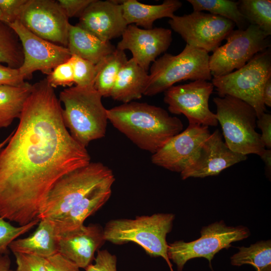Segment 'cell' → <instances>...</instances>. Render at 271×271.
<instances>
[{
  "instance_id": "e0dca14e",
  "label": "cell",
  "mask_w": 271,
  "mask_h": 271,
  "mask_svg": "<svg viewBox=\"0 0 271 271\" xmlns=\"http://www.w3.org/2000/svg\"><path fill=\"white\" fill-rule=\"evenodd\" d=\"M246 159L247 156L232 151L217 129L203 143L195 159L180 173L181 177L186 180L216 176Z\"/></svg>"
},
{
  "instance_id": "ffe728a7",
  "label": "cell",
  "mask_w": 271,
  "mask_h": 271,
  "mask_svg": "<svg viewBox=\"0 0 271 271\" xmlns=\"http://www.w3.org/2000/svg\"><path fill=\"white\" fill-rule=\"evenodd\" d=\"M114 182L106 183L94 190L63 215L51 219L57 236L77 229L85 219L101 208L109 200Z\"/></svg>"
},
{
  "instance_id": "277c9868",
  "label": "cell",
  "mask_w": 271,
  "mask_h": 271,
  "mask_svg": "<svg viewBox=\"0 0 271 271\" xmlns=\"http://www.w3.org/2000/svg\"><path fill=\"white\" fill-rule=\"evenodd\" d=\"M175 218L173 213H157L134 219H112L103 227L104 239L115 245L135 243L150 256L162 257L173 271L166 237L172 230Z\"/></svg>"
},
{
  "instance_id": "4316f807",
  "label": "cell",
  "mask_w": 271,
  "mask_h": 271,
  "mask_svg": "<svg viewBox=\"0 0 271 271\" xmlns=\"http://www.w3.org/2000/svg\"><path fill=\"white\" fill-rule=\"evenodd\" d=\"M239 251L230 257L234 266L251 264L256 271H271V241L260 240L249 247H238Z\"/></svg>"
},
{
  "instance_id": "4dcf8cb0",
  "label": "cell",
  "mask_w": 271,
  "mask_h": 271,
  "mask_svg": "<svg viewBox=\"0 0 271 271\" xmlns=\"http://www.w3.org/2000/svg\"><path fill=\"white\" fill-rule=\"evenodd\" d=\"M0 216V254H9V245L19 236L25 234L37 225L38 218L22 226H15Z\"/></svg>"
},
{
  "instance_id": "d590c367",
  "label": "cell",
  "mask_w": 271,
  "mask_h": 271,
  "mask_svg": "<svg viewBox=\"0 0 271 271\" xmlns=\"http://www.w3.org/2000/svg\"><path fill=\"white\" fill-rule=\"evenodd\" d=\"M27 0H0L4 22L10 24L18 20L22 6Z\"/></svg>"
},
{
  "instance_id": "f35d334b",
  "label": "cell",
  "mask_w": 271,
  "mask_h": 271,
  "mask_svg": "<svg viewBox=\"0 0 271 271\" xmlns=\"http://www.w3.org/2000/svg\"><path fill=\"white\" fill-rule=\"evenodd\" d=\"M26 83L19 69L12 68L0 64V85L20 86Z\"/></svg>"
},
{
  "instance_id": "ba28073f",
  "label": "cell",
  "mask_w": 271,
  "mask_h": 271,
  "mask_svg": "<svg viewBox=\"0 0 271 271\" xmlns=\"http://www.w3.org/2000/svg\"><path fill=\"white\" fill-rule=\"evenodd\" d=\"M271 77L270 47L254 55L239 69L212 79V83L219 97L229 95L250 105L257 117L265 112L262 89Z\"/></svg>"
},
{
  "instance_id": "2e32d148",
  "label": "cell",
  "mask_w": 271,
  "mask_h": 271,
  "mask_svg": "<svg viewBox=\"0 0 271 271\" xmlns=\"http://www.w3.org/2000/svg\"><path fill=\"white\" fill-rule=\"evenodd\" d=\"M121 37L116 48L130 51L132 58L147 71L150 64L167 51L172 41L170 29H142L133 24L127 26Z\"/></svg>"
},
{
  "instance_id": "f546056e",
  "label": "cell",
  "mask_w": 271,
  "mask_h": 271,
  "mask_svg": "<svg viewBox=\"0 0 271 271\" xmlns=\"http://www.w3.org/2000/svg\"><path fill=\"white\" fill-rule=\"evenodd\" d=\"M239 10L249 25L258 26L267 36L271 35V1L240 0Z\"/></svg>"
},
{
  "instance_id": "836d02e7",
  "label": "cell",
  "mask_w": 271,
  "mask_h": 271,
  "mask_svg": "<svg viewBox=\"0 0 271 271\" xmlns=\"http://www.w3.org/2000/svg\"><path fill=\"white\" fill-rule=\"evenodd\" d=\"M94 264H89L85 271H117V257L107 249L98 250Z\"/></svg>"
},
{
  "instance_id": "8fae6325",
  "label": "cell",
  "mask_w": 271,
  "mask_h": 271,
  "mask_svg": "<svg viewBox=\"0 0 271 271\" xmlns=\"http://www.w3.org/2000/svg\"><path fill=\"white\" fill-rule=\"evenodd\" d=\"M168 23L187 45L208 53L219 47L235 27L233 22L223 17L198 11L174 15Z\"/></svg>"
},
{
  "instance_id": "52a82bcc",
  "label": "cell",
  "mask_w": 271,
  "mask_h": 271,
  "mask_svg": "<svg viewBox=\"0 0 271 271\" xmlns=\"http://www.w3.org/2000/svg\"><path fill=\"white\" fill-rule=\"evenodd\" d=\"M208 54L187 44L176 55L165 53L152 63L144 95L154 96L165 92L181 81L211 80Z\"/></svg>"
},
{
  "instance_id": "7402d4cb",
  "label": "cell",
  "mask_w": 271,
  "mask_h": 271,
  "mask_svg": "<svg viewBox=\"0 0 271 271\" xmlns=\"http://www.w3.org/2000/svg\"><path fill=\"white\" fill-rule=\"evenodd\" d=\"M123 17L127 25L133 24L146 29L153 28L154 22L164 18L171 19L182 6L178 0H165L160 5H147L137 0L119 1Z\"/></svg>"
},
{
  "instance_id": "5bb4252c",
  "label": "cell",
  "mask_w": 271,
  "mask_h": 271,
  "mask_svg": "<svg viewBox=\"0 0 271 271\" xmlns=\"http://www.w3.org/2000/svg\"><path fill=\"white\" fill-rule=\"evenodd\" d=\"M8 25L18 36L22 46L24 60L19 70L25 79H31L37 71L48 75L55 67L71 57L67 47L36 36L19 21Z\"/></svg>"
},
{
  "instance_id": "bcb514c9",
  "label": "cell",
  "mask_w": 271,
  "mask_h": 271,
  "mask_svg": "<svg viewBox=\"0 0 271 271\" xmlns=\"http://www.w3.org/2000/svg\"><path fill=\"white\" fill-rule=\"evenodd\" d=\"M12 271H16V270H12Z\"/></svg>"
},
{
  "instance_id": "cb8c5ba5",
  "label": "cell",
  "mask_w": 271,
  "mask_h": 271,
  "mask_svg": "<svg viewBox=\"0 0 271 271\" xmlns=\"http://www.w3.org/2000/svg\"><path fill=\"white\" fill-rule=\"evenodd\" d=\"M71 55H76L94 64L113 52L116 48L90 32L70 24L67 46Z\"/></svg>"
},
{
  "instance_id": "9a60e30c",
  "label": "cell",
  "mask_w": 271,
  "mask_h": 271,
  "mask_svg": "<svg viewBox=\"0 0 271 271\" xmlns=\"http://www.w3.org/2000/svg\"><path fill=\"white\" fill-rule=\"evenodd\" d=\"M210 134L208 126L189 123L184 131L153 154L151 161L157 166L181 173L195 159Z\"/></svg>"
},
{
  "instance_id": "d6a6232c",
  "label": "cell",
  "mask_w": 271,
  "mask_h": 271,
  "mask_svg": "<svg viewBox=\"0 0 271 271\" xmlns=\"http://www.w3.org/2000/svg\"><path fill=\"white\" fill-rule=\"evenodd\" d=\"M46 80L53 88L59 86L71 87L74 82L73 69L70 58L55 67L47 75Z\"/></svg>"
},
{
  "instance_id": "30bf717a",
  "label": "cell",
  "mask_w": 271,
  "mask_h": 271,
  "mask_svg": "<svg viewBox=\"0 0 271 271\" xmlns=\"http://www.w3.org/2000/svg\"><path fill=\"white\" fill-rule=\"evenodd\" d=\"M226 42L209 56V66L213 78L226 75L243 66L256 54L270 47V36L258 26L233 30Z\"/></svg>"
},
{
  "instance_id": "7c38bea8",
  "label": "cell",
  "mask_w": 271,
  "mask_h": 271,
  "mask_svg": "<svg viewBox=\"0 0 271 271\" xmlns=\"http://www.w3.org/2000/svg\"><path fill=\"white\" fill-rule=\"evenodd\" d=\"M214 88L212 82L202 80L173 86L164 92V101L171 113L183 114L189 123L216 126V114L209 106Z\"/></svg>"
},
{
  "instance_id": "7a4b0ae2",
  "label": "cell",
  "mask_w": 271,
  "mask_h": 271,
  "mask_svg": "<svg viewBox=\"0 0 271 271\" xmlns=\"http://www.w3.org/2000/svg\"><path fill=\"white\" fill-rule=\"evenodd\" d=\"M108 120L142 150L152 154L183 129L182 121L162 107L131 101L107 110Z\"/></svg>"
},
{
  "instance_id": "4fadbf2b",
  "label": "cell",
  "mask_w": 271,
  "mask_h": 271,
  "mask_svg": "<svg viewBox=\"0 0 271 271\" xmlns=\"http://www.w3.org/2000/svg\"><path fill=\"white\" fill-rule=\"evenodd\" d=\"M17 20L36 36L67 47L70 24L57 1L27 0Z\"/></svg>"
},
{
  "instance_id": "d4e9b609",
  "label": "cell",
  "mask_w": 271,
  "mask_h": 271,
  "mask_svg": "<svg viewBox=\"0 0 271 271\" xmlns=\"http://www.w3.org/2000/svg\"><path fill=\"white\" fill-rule=\"evenodd\" d=\"M32 88L33 85L27 82L20 86L0 85V129L20 118Z\"/></svg>"
},
{
  "instance_id": "f6af8a7d",
  "label": "cell",
  "mask_w": 271,
  "mask_h": 271,
  "mask_svg": "<svg viewBox=\"0 0 271 271\" xmlns=\"http://www.w3.org/2000/svg\"><path fill=\"white\" fill-rule=\"evenodd\" d=\"M0 22H4V19H3V15H2V13L1 11V10H0Z\"/></svg>"
},
{
  "instance_id": "e575fe53",
  "label": "cell",
  "mask_w": 271,
  "mask_h": 271,
  "mask_svg": "<svg viewBox=\"0 0 271 271\" xmlns=\"http://www.w3.org/2000/svg\"><path fill=\"white\" fill-rule=\"evenodd\" d=\"M16 258V271H47L45 258L36 255L13 253Z\"/></svg>"
},
{
  "instance_id": "44dd1931",
  "label": "cell",
  "mask_w": 271,
  "mask_h": 271,
  "mask_svg": "<svg viewBox=\"0 0 271 271\" xmlns=\"http://www.w3.org/2000/svg\"><path fill=\"white\" fill-rule=\"evenodd\" d=\"M13 253H20L47 258L57 253L58 236L53 221L41 219L36 230L29 236L17 238L9 245Z\"/></svg>"
},
{
  "instance_id": "7bdbcfd3",
  "label": "cell",
  "mask_w": 271,
  "mask_h": 271,
  "mask_svg": "<svg viewBox=\"0 0 271 271\" xmlns=\"http://www.w3.org/2000/svg\"><path fill=\"white\" fill-rule=\"evenodd\" d=\"M11 266V260L8 254H0V271H12Z\"/></svg>"
},
{
  "instance_id": "5b68a950",
  "label": "cell",
  "mask_w": 271,
  "mask_h": 271,
  "mask_svg": "<svg viewBox=\"0 0 271 271\" xmlns=\"http://www.w3.org/2000/svg\"><path fill=\"white\" fill-rule=\"evenodd\" d=\"M114 181L112 171L100 162H90L62 176L52 187L37 218H57L95 189Z\"/></svg>"
},
{
  "instance_id": "b9f144b4",
  "label": "cell",
  "mask_w": 271,
  "mask_h": 271,
  "mask_svg": "<svg viewBox=\"0 0 271 271\" xmlns=\"http://www.w3.org/2000/svg\"><path fill=\"white\" fill-rule=\"evenodd\" d=\"M260 158L265 164V171L266 173L270 175L271 172V150L265 149L263 153L260 156Z\"/></svg>"
},
{
  "instance_id": "74e56055",
  "label": "cell",
  "mask_w": 271,
  "mask_h": 271,
  "mask_svg": "<svg viewBox=\"0 0 271 271\" xmlns=\"http://www.w3.org/2000/svg\"><path fill=\"white\" fill-rule=\"evenodd\" d=\"M92 0H58L59 5L68 18L79 17Z\"/></svg>"
},
{
  "instance_id": "3957f363",
  "label": "cell",
  "mask_w": 271,
  "mask_h": 271,
  "mask_svg": "<svg viewBox=\"0 0 271 271\" xmlns=\"http://www.w3.org/2000/svg\"><path fill=\"white\" fill-rule=\"evenodd\" d=\"M102 96L93 86H71L62 91L64 124L72 137L86 148L90 142L103 138L108 120Z\"/></svg>"
},
{
  "instance_id": "ee69618b",
  "label": "cell",
  "mask_w": 271,
  "mask_h": 271,
  "mask_svg": "<svg viewBox=\"0 0 271 271\" xmlns=\"http://www.w3.org/2000/svg\"><path fill=\"white\" fill-rule=\"evenodd\" d=\"M11 134L6 139H5L3 142L0 143V150L5 147V146L9 142L10 138L11 137Z\"/></svg>"
},
{
  "instance_id": "6da1fadb",
  "label": "cell",
  "mask_w": 271,
  "mask_h": 271,
  "mask_svg": "<svg viewBox=\"0 0 271 271\" xmlns=\"http://www.w3.org/2000/svg\"><path fill=\"white\" fill-rule=\"evenodd\" d=\"M62 110L46 79L35 83L17 128L0 150V216L20 226L37 218L59 179L91 162L65 127Z\"/></svg>"
},
{
  "instance_id": "8992f818",
  "label": "cell",
  "mask_w": 271,
  "mask_h": 271,
  "mask_svg": "<svg viewBox=\"0 0 271 271\" xmlns=\"http://www.w3.org/2000/svg\"><path fill=\"white\" fill-rule=\"evenodd\" d=\"M213 101L224 142L233 152L260 156L265 149L260 134L256 131L257 119L254 109L233 96L215 97Z\"/></svg>"
},
{
  "instance_id": "9c48e42d",
  "label": "cell",
  "mask_w": 271,
  "mask_h": 271,
  "mask_svg": "<svg viewBox=\"0 0 271 271\" xmlns=\"http://www.w3.org/2000/svg\"><path fill=\"white\" fill-rule=\"evenodd\" d=\"M200 233V237L196 240H176L168 244V258L176 265L178 271H182L186 262L194 258H205L211 263L214 255L221 250L228 249L232 246V243L250 235L248 227L228 226L222 220L202 227Z\"/></svg>"
},
{
  "instance_id": "484cf974",
  "label": "cell",
  "mask_w": 271,
  "mask_h": 271,
  "mask_svg": "<svg viewBox=\"0 0 271 271\" xmlns=\"http://www.w3.org/2000/svg\"><path fill=\"white\" fill-rule=\"evenodd\" d=\"M127 60L125 52L116 48L96 64L93 87L102 97L110 96L118 74Z\"/></svg>"
},
{
  "instance_id": "ac0fdd59",
  "label": "cell",
  "mask_w": 271,
  "mask_h": 271,
  "mask_svg": "<svg viewBox=\"0 0 271 271\" xmlns=\"http://www.w3.org/2000/svg\"><path fill=\"white\" fill-rule=\"evenodd\" d=\"M77 25L106 42L121 36L128 26L119 1L98 0H92Z\"/></svg>"
},
{
  "instance_id": "60d3db41",
  "label": "cell",
  "mask_w": 271,
  "mask_h": 271,
  "mask_svg": "<svg viewBox=\"0 0 271 271\" xmlns=\"http://www.w3.org/2000/svg\"><path fill=\"white\" fill-rule=\"evenodd\" d=\"M262 95L264 105L271 107V77L266 80L264 84Z\"/></svg>"
},
{
  "instance_id": "d6986e66",
  "label": "cell",
  "mask_w": 271,
  "mask_h": 271,
  "mask_svg": "<svg viewBox=\"0 0 271 271\" xmlns=\"http://www.w3.org/2000/svg\"><path fill=\"white\" fill-rule=\"evenodd\" d=\"M105 241L100 224L83 225L58 237V251L79 268L85 269L92 263L95 252Z\"/></svg>"
},
{
  "instance_id": "ab89813d",
  "label": "cell",
  "mask_w": 271,
  "mask_h": 271,
  "mask_svg": "<svg viewBox=\"0 0 271 271\" xmlns=\"http://www.w3.org/2000/svg\"><path fill=\"white\" fill-rule=\"evenodd\" d=\"M256 126L259 128L262 143L265 149L271 148V115L264 113L256 120Z\"/></svg>"
},
{
  "instance_id": "f1b7e54d",
  "label": "cell",
  "mask_w": 271,
  "mask_h": 271,
  "mask_svg": "<svg viewBox=\"0 0 271 271\" xmlns=\"http://www.w3.org/2000/svg\"><path fill=\"white\" fill-rule=\"evenodd\" d=\"M23 60V48L18 36L8 24L0 22V64L19 69Z\"/></svg>"
},
{
  "instance_id": "603a6c76",
  "label": "cell",
  "mask_w": 271,
  "mask_h": 271,
  "mask_svg": "<svg viewBox=\"0 0 271 271\" xmlns=\"http://www.w3.org/2000/svg\"><path fill=\"white\" fill-rule=\"evenodd\" d=\"M149 74L132 58L120 70L110 96L123 103L140 99L144 95Z\"/></svg>"
},
{
  "instance_id": "8d00e7d4",
  "label": "cell",
  "mask_w": 271,
  "mask_h": 271,
  "mask_svg": "<svg viewBox=\"0 0 271 271\" xmlns=\"http://www.w3.org/2000/svg\"><path fill=\"white\" fill-rule=\"evenodd\" d=\"M47 271H80L75 264L57 253L45 258Z\"/></svg>"
},
{
  "instance_id": "83f0119b",
  "label": "cell",
  "mask_w": 271,
  "mask_h": 271,
  "mask_svg": "<svg viewBox=\"0 0 271 271\" xmlns=\"http://www.w3.org/2000/svg\"><path fill=\"white\" fill-rule=\"evenodd\" d=\"M193 11H206L233 22L238 29L244 30L249 24L240 13L237 2L230 0H187Z\"/></svg>"
},
{
  "instance_id": "1f68e13d",
  "label": "cell",
  "mask_w": 271,
  "mask_h": 271,
  "mask_svg": "<svg viewBox=\"0 0 271 271\" xmlns=\"http://www.w3.org/2000/svg\"><path fill=\"white\" fill-rule=\"evenodd\" d=\"M74 82L76 86H93L97 72L96 64L76 55H71Z\"/></svg>"
}]
</instances>
